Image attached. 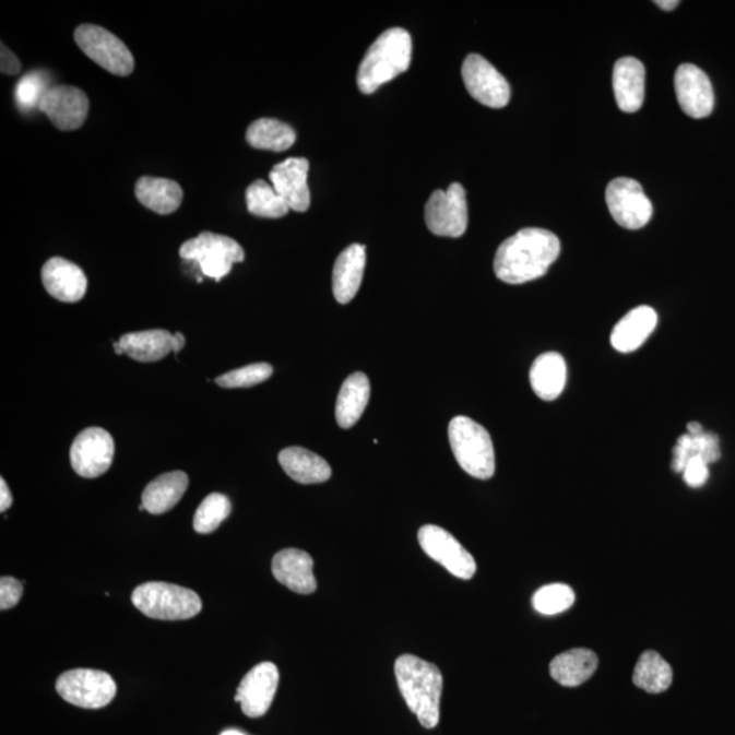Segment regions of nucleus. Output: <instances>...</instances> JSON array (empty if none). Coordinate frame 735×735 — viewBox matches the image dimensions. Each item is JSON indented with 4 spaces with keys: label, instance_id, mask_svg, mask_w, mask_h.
Instances as JSON below:
<instances>
[{
    "label": "nucleus",
    "instance_id": "nucleus-17",
    "mask_svg": "<svg viewBox=\"0 0 735 735\" xmlns=\"http://www.w3.org/2000/svg\"><path fill=\"white\" fill-rule=\"evenodd\" d=\"M309 163L307 158L292 157L275 165L270 173V181L287 206L295 212H307L311 204L308 187Z\"/></svg>",
    "mask_w": 735,
    "mask_h": 735
},
{
    "label": "nucleus",
    "instance_id": "nucleus-34",
    "mask_svg": "<svg viewBox=\"0 0 735 735\" xmlns=\"http://www.w3.org/2000/svg\"><path fill=\"white\" fill-rule=\"evenodd\" d=\"M574 593L567 584L544 585L533 596L534 609L544 616L560 615L574 604Z\"/></svg>",
    "mask_w": 735,
    "mask_h": 735
},
{
    "label": "nucleus",
    "instance_id": "nucleus-5",
    "mask_svg": "<svg viewBox=\"0 0 735 735\" xmlns=\"http://www.w3.org/2000/svg\"><path fill=\"white\" fill-rule=\"evenodd\" d=\"M131 600L138 610L156 620H188L202 610V600L195 591L170 583L138 585Z\"/></svg>",
    "mask_w": 735,
    "mask_h": 735
},
{
    "label": "nucleus",
    "instance_id": "nucleus-26",
    "mask_svg": "<svg viewBox=\"0 0 735 735\" xmlns=\"http://www.w3.org/2000/svg\"><path fill=\"white\" fill-rule=\"evenodd\" d=\"M278 461L284 472L298 484H320L331 477L328 461L301 447H289V449L282 450Z\"/></svg>",
    "mask_w": 735,
    "mask_h": 735
},
{
    "label": "nucleus",
    "instance_id": "nucleus-2",
    "mask_svg": "<svg viewBox=\"0 0 735 735\" xmlns=\"http://www.w3.org/2000/svg\"><path fill=\"white\" fill-rule=\"evenodd\" d=\"M395 677L408 709L425 728H435L440 721L443 674L439 667L411 654L395 662Z\"/></svg>",
    "mask_w": 735,
    "mask_h": 735
},
{
    "label": "nucleus",
    "instance_id": "nucleus-12",
    "mask_svg": "<svg viewBox=\"0 0 735 735\" xmlns=\"http://www.w3.org/2000/svg\"><path fill=\"white\" fill-rule=\"evenodd\" d=\"M464 86L472 97L489 108H505L511 98L508 81L481 55L472 54L462 66Z\"/></svg>",
    "mask_w": 735,
    "mask_h": 735
},
{
    "label": "nucleus",
    "instance_id": "nucleus-42",
    "mask_svg": "<svg viewBox=\"0 0 735 735\" xmlns=\"http://www.w3.org/2000/svg\"><path fill=\"white\" fill-rule=\"evenodd\" d=\"M656 5H660L662 10L672 11L677 8L679 4L678 0H656L654 2Z\"/></svg>",
    "mask_w": 735,
    "mask_h": 735
},
{
    "label": "nucleus",
    "instance_id": "nucleus-15",
    "mask_svg": "<svg viewBox=\"0 0 735 735\" xmlns=\"http://www.w3.org/2000/svg\"><path fill=\"white\" fill-rule=\"evenodd\" d=\"M38 110L59 130H79L90 114V98L79 87L52 86L44 94Z\"/></svg>",
    "mask_w": 735,
    "mask_h": 735
},
{
    "label": "nucleus",
    "instance_id": "nucleus-21",
    "mask_svg": "<svg viewBox=\"0 0 735 735\" xmlns=\"http://www.w3.org/2000/svg\"><path fill=\"white\" fill-rule=\"evenodd\" d=\"M644 66L637 58L617 60L613 69V91L618 108L626 114L638 112L644 102Z\"/></svg>",
    "mask_w": 735,
    "mask_h": 735
},
{
    "label": "nucleus",
    "instance_id": "nucleus-31",
    "mask_svg": "<svg viewBox=\"0 0 735 735\" xmlns=\"http://www.w3.org/2000/svg\"><path fill=\"white\" fill-rule=\"evenodd\" d=\"M673 683L671 665L656 651H645L640 655L633 671V684L645 692H665Z\"/></svg>",
    "mask_w": 735,
    "mask_h": 735
},
{
    "label": "nucleus",
    "instance_id": "nucleus-43",
    "mask_svg": "<svg viewBox=\"0 0 735 735\" xmlns=\"http://www.w3.org/2000/svg\"><path fill=\"white\" fill-rule=\"evenodd\" d=\"M703 432H704V429H703V427H701V425L699 423L688 424V434L689 435L696 436V435H700V434H703Z\"/></svg>",
    "mask_w": 735,
    "mask_h": 735
},
{
    "label": "nucleus",
    "instance_id": "nucleus-32",
    "mask_svg": "<svg viewBox=\"0 0 735 735\" xmlns=\"http://www.w3.org/2000/svg\"><path fill=\"white\" fill-rule=\"evenodd\" d=\"M248 212L263 218H281L289 213V206L272 185L256 180L246 191Z\"/></svg>",
    "mask_w": 735,
    "mask_h": 735
},
{
    "label": "nucleus",
    "instance_id": "nucleus-13",
    "mask_svg": "<svg viewBox=\"0 0 735 735\" xmlns=\"http://www.w3.org/2000/svg\"><path fill=\"white\" fill-rule=\"evenodd\" d=\"M115 457V441L103 428H87L76 436L70 450L71 466L84 478L107 473Z\"/></svg>",
    "mask_w": 735,
    "mask_h": 735
},
{
    "label": "nucleus",
    "instance_id": "nucleus-41",
    "mask_svg": "<svg viewBox=\"0 0 735 735\" xmlns=\"http://www.w3.org/2000/svg\"><path fill=\"white\" fill-rule=\"evenodd\" d=\"M11 505H13V495H11L8 484L2 478L0 479V511H8Z\"/></svg>",
    "mask_w": 735,
    "mask_h": 735
},
{
    "label": "nucleus",
    "instance_id": "nucleus-30",
    "mask_svg": "<svg viewBox=\"0 0 735 735\" xmlns=\"http://www.w3.org/2000/svg\"><path fill=\"white\" fill-rule=\"evenodd\" d=\"M247 141L262 151L285 152L295 145L296 132L284 121L264 118L248 127Z\"/></svg>",
    "mask_w": 735,
    "mask_h": 735
},
{
    "label": "nucleus",
    "instance_id": "nucleus-25",
    "mask_svg": "<svg viewBox=\"0 0 735 735\" xmlns=\"http://www.w3.org/2000/svg\"><path fill=\"white\" fill-rule=\"evenodd\" d=\"M596 668L598 656L588 649H573L561 652L550 663V676L562 687L574 688L588 681Z\"/></svg>",
    "mask_w": 735,
    "mask_h": 735
},
{
    "label": "nucleus",
    "instance_id": "nucleus-33",
    "mask_svg": "<svg viewBox=\"0 0 735 735\" xmlns=\"http://www.w3.org/2000/svg\"><path fill=\"white\" fill-rule=\"evenodd\" d=\"M232 505L228 497L212 494L198 507L193 517V530L199 534H210L221 526V523L230 515Z\"/></svg>",
    "mask_w": 735,
    "mask_h": 735
},
{
    "label": "nucleus",
    "instance_id": "nucleus-27",
    "mask_svg": "<svg viewBox=\"0 0 735 735\" xmlns=\"http://www.w3.org/2000/svg\"><path fill=\"white\" fill-rule=\"evenodd\" d=\"M188 488V475L185 472H170L159 475L149 484L142 494V505L153 515L173 510Z\"/></svg>",
    "mask_w": 735,
    "mask_h": 735
},
{
    "label": "nucleus",
    "instance_id": "nucleus-10",
    "mask_svg": "<svg viewBox=\"0 0 735 735\" xmlns=\"http://www.w3.org/2000/svg\"><path fill=\"white\" fill-rule=\"evenodd\" d=\"M606 203L612 217L626 229L643 228L652 217V203L633 179L612 180L606 188Z\"/></svg>",
    "mask_w": 735,
    "mask_h": 735
},
{
    "label": "nucleus",
    "instance_id": "nucleus-14",
    "mask_svg": "<svg viewBox=\"0 0 735 735\" xmlns=\"http://www.w3.org/2000/svg\"><path fill=\"white\" fill-rule=\"evenodd\" d=\"M280 684L278 667L272 662L259 663L246 674L237 688L235 700L248 718H261L272 707Z\"/></svg>",
    "mask_w": 735,
    "mask_h": 735
},
{
    "label": "nucleus",
    "instance_id": "nucleus-37",
    "mask_svg": "<svg viewBox=\"0 0 735 735\" xmlns=\"http://www.w3.org/2000/svg\"><path fill=\"white\" fill-rule=\"evenodd\" d=\"M48 90L46 76L38 71H33V73L26 74L15 86L16 104L26 110L38 108V104H40Z\"/></svg>",
    "mask_w": 735,
    "mask_h": 735
},
{
    "label": "nucleus",
    "instance_id": "nucleus-39",
    "mask_svg": "<svg viewBox=\"0 0 735 735\" xmlns=\"http://www.w3.org/2000/svg\"><path fill=\"white\" fill-rule=\"evenodd\" d=\"M24 588L20 580L10 577L0 579V609L9 610L19 604Z\"/></svg>",
    "mask_w": 735,
    "mask_h": 735
},
{
    "label": "nucleus",
    "instance_id": "nucleus-22",
    "mask_svg": "<svg viewBox=\"0 0 735 735\" xmlns=\"http://www.w3.org/2000/svg\"><path fill=\"white\" fill-rule=\"evenodd\" d=\"M367 264L366 247L352 245L336 258L333 270V293L336 301L347 304L360 289Z\"/></svg>",
    "mask_w": 735,
    "mask_h": 735
},
{
    "label": "nucleus",
    "instance_id": "nucleus-4",
    "mask_svg": "<svg viewBox=\"0 0 735 735\" xmlns=\"http://www.w3.org/2000/svg\"><path fill=\"white\" fill-rule=\"evenodd\" d=\"M449 439L455 460L464 472L478 479L494 477L496 470L494 443L483 425L464 416L452 418L449 425Z\"/></svg>",
    "mask_w": 735,
    "mask_h": 735
},
{
    "label": "nucleus",
    "instance_id": "nucleus-23",
    "mask_svg": "<svg viewBox=\"0 0 735 735\" xmlns=\"http://www.w3.org/2000/svg\"><path fill=\"white\" fill-rule=\"evenodd\" d=\"M656 323L657 315L651 307L632 309L613 329L612 346L620 353L638 351L655 330Z\"/></svg>",
    "mask_w": 735,
    "mask_h": 735
},
{
    "label": "nucleus",
    "instance_id": "nucleus-36",
    "mask_svg": "<svg viewBox=\"0 0 735 735\" xmlns=\"http://www.w3.org/2000/svg\"><path fill=\"white\" fill-rule=\"evenodd\" d=\"M677 446L687 452L689 460L692 457H701L711 464L721 460L720 438L715 434L704 432L700 435H683Z\"/></svg>",
    "mask_w": 735,
    "mask_h": 735
},
{
    "label": "nucleus",
    "instance_id": "nucleus-6",
    "mask_svg": "<svg viewBox=\"0 0 735 735\" xmlns=\"http://www.w3.org/2000/svg\"><path fill=\"white\" fill-rule=\"evenodd\" d=\"M179 253L186 261L197 262L202 273L215 281L223 280L235 263H240L246 258L239 242L212 232H202L195 239L186 241Z\"/></svg>",
    "mask_w": 735,
    "mask_h": 735
},
{
    "label": "nucleus",
    "instance_id": "nucleus-1",
    "mask_svg": "<svg viewBox=\"0 0 735 735\" xmlns=\"http://www.w3.org/2000/svg\"><path fill=\"white\" fill-rule=\"evenodd\" d=\"M560 240L546 229L526 228L507 239L495 257L497 278L521 285L541 278L560 256Z\"/></svg>",
    "mask_w": 735,
    "mask_h": 735
},
{
    "label": "nucleus",
    "instance_id": "nucleus-20",
    "mask_svg": "<svg viewBox=\"0 0 735 735\" xmlns=\"http://www.w3.org/2000/svg\"><path fill=\"white\" fill-rule=\"evenodd\" d=\"M274 578L297 594L308 595L318 588L313 574V560L307 552L285 549L276 553L272 562Z\"/></svg>",
    "mask_w": 735,
    "mask_h": 735
},
{
    "label": "nucleus",
    "instance_id": "nucleus-16",
    "mask_svg": "<svg viewBox=\"0 0 735 735\" xmlns=\"http://www.w3.org/2000/svg\"><path fill=\"white\" fill-rule=\"evenodd\" d=\"M674 87L679 107L693 119H703L712 114L715 105L714 90L709 76L698 66H679L674 76Z\"/></svg>",
    "mask_w": 735,
    "mask_h": 735
},
{
    "label": "nucleus",
    "instance_id": "nucleus-29",
    "mask_svg": "<svg viewBox=\"0 0 735 735\" xmlns=\"http://www.w3.org/2000/svg\"><path fill=\"white\" fill-rule=\"evenodd\" d=\"M370 384L366 374L356 372L342 384L335 417L341 428L349 429L361 418L369 402Z\"/></svg>",
    "mask_w": 735,
    "mask_h": 735
},
{
    "label": "nucleus",
    "instance_id": "nucleus-24",
    "mask_svg": "<svg viewBox=\"0 0 735 735\" xmlns=\"http://www.w3.org/2000/svg\"><path fill=\"white\" fill-rule=\"evenodd\" d=\"M530 383L535 394L544 401H555L567 384V363L560 353H544L530 370Z\"/></svg>",
    "mask_w": 735,
    "mask_h": 735
},
{
    "label": "nucleus",
    "instance_id": "nucleus-38",
    "mask_svg": "<svg viewBox=\"0 0 735 735\" xmlns=\"http://www.w3.org/2000/svg\"><path fill=\"white\" fill-rule=\"evenodd\" d=\"M684 481L690 488H700L709 479V463L701 457H692L684 469Z\"/></svg>",
    "mask_w": 735,
    "mask_h": 735
},
{
    "label": "nucleus",
    "instance_id": "nucleus-35",
    "mask_svg": "<svg viewBox=\"0 0 735 735\" xmlns=\"http://www.w3.org/2000/svg\"><path fill=\"white\" fill-rule=\"evenodd\" d=\"M273 367L268 363L251 364V366L230 370L215 379V383L224 389H248L263 383L272 378Z\"/></svg>",
    "mask_w": 735,
    "mask_h": 735
},
{
    "label": "nucleus",
    "instance_id": "nucleus-11",
    "mask_svg": "<svg viewBox=\"0 0 735 735\" xmlns=\"http://www.w3.org/2000/svg\"><path fill=\"white\" fill-rule=\"evenodd\" d=\"M418 543L427 555L454 577L469 580L477 572L474 557L454 535L435 524L419 529Z\"/></svg>",
    "mask_w": 735,
    "mask_h": 735
},
{
    "label": "nucleus",
    "instance_id": "nucleus-7",
    "mask_svg": "<svg viewBox=\"0 0 735 735\" xmlns=\"http://www.w3.org/2000/svg\"><path fill=\"white\" fill-rule=\"evenodd\" d=\"M57 690L68 703L86 710H98L115 699L118 687L108 673L75 668L60 674Z\"/></svg>",
    "mask_w": 735,
    "mask_h": 735
},
{
    "label": "nucleus",
    "instance_id": "nucleus-28",
    "mask_svg": "<svg viewBox=\"0 0 735 735\" xmlns=\"http://www.w3.org/2000/svg\"><path fill=\"white\" fill-rule=\"evenodd\" d=\"M135 197L157 214H173L183 201V190L174 180L143 176L135 185Z\"/></svg>",
    "mask_w": 735,
    "mask_h": 735
},
{
    "label": "nucleus",
    "instance_id": "nucleus-3",
    "mask_svg": "<svg viewBox=\"0 0 735 735\" xmlns=\"http://www.w3.org/2000/svg\"><path fill=\"white\" fill-rule=\"evenodd\" d=\"M411 33L403 27H391L381 33L369 47L357 73L358 90L370 94L386 82L405 73L412 63Z\"/></svg>",
    "mask_w": 735,
    "mask_h": 735
},
{
    "label": "nucleus",
    "instance_id": "nucleus-8",
    "mask_svg": "<svg viewBox=\"0 0 735 735\" xmlns=\"http://www.w3.org/2000/svg\"><path fill=\"white\" fill-rule=\"evenodd\" d=\"M81 51L108 73L127 76L134 71V57L120 38L97 25H81L74 33Z\"/></svg>",
    "mask_w": 735,
    "mask_h": 735
},
{
    "label": "nucleus",
    "instance_id": "nucleus-18",
    "mask_svg": "<svg viewBox=\"0 0 735 735\" xmlns=\"http://www.w3.org/2000/svg\"><path fill=\"white\" fill-rule=\"evenodd\" d=\"M119 344L132 360L154 363L163 360L170 352L183 351L186 339L181 333L170 334L167 330H147L125 334Z\"/></svg>",
    "mask_w": 735,
    "mask_h": 735
},
{
    "label": "nucleus",
    "instance_id": "nucleus-45",
    "mask_svg": "<svg viewBox=\"0 0 735 735\" xmlns=\"http://www.w3.org/2000/svg\"><path fill=\"white\" fill-rule=\"evenodd\" d=\"M114 351L116 352V355H119V356L125 355V352H123V349H121V346H120L119 342H115Z\"/></svg>",
    "mask_w": 735,
    "mask_h": 735
},
{
    "label": "nucleus",
    "instance_id": "nucleus-44",
    "mask_svg": "<svg viewBox=\"0 0 735 735\" xmlns=\"http://www.w3.org/2000/svg\"><path fill=\"white\" fill-rule=\"evenodd\" d=\"M220 735H247L245 733H241L239 731H235V728H229V731H225L221 733Z\"/></svg>",
    "mask_w": 735,
    "mask_h": 735
},
{
    "label": "nucleus",
    "instance_id": "nucleus-40",
    "mask_svg": "<svg viewBox=\"0 0 735 735\" xmlns=\"http://www.w3.org/2000/svg\"><path fill=\"white\" fill-rule=\"evenodd\" d=\"M2 73L5 75H15L21 71V62L8 47L2 44Z\"/></svg>",
    "mask_w": 735,
    "mask_h": 735
},
{
    "label": "nucleus",
    "instance_id": "nucleus-19",
    "mask_svg": "<svg viewBox=\"0 0 735 735\" xmlns=\"http://www.w3.org/2000/svg\"><path fill=\"white\" fill-rule=\"evenodd\" d=\"M42 280L49 295L62 303L81 301L87 289L86 275L82 269L59 257L44 264Z\"/></svg>",
    "mask_w": 735,
    "mask_h": 735
},
{
    "label": "nucleus",
    "instance_id": "nucleus-9",
    "mask_svg": "<svg viewBox=\"0 0 735 735\" xmlns=\"http://www.w3.org/2000/svg\"><path fill=\"white\" fill-rule=\"evenodd\" d=\"M467 221L466 191L460 183L436 190L425 204V223L436 236L461 237Z\"/></svg>",
    "mask_w": 735,
    "mask_h": 735
}]
</instances>
